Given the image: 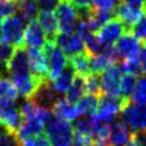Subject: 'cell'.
I'll return each mask as SVG.
<instances>
[{"instance_id": "1", "label": "cell", "mask_w": 146, "mask_h": 146, "mask_svg": "<svg viewBox=\"0 0 146 146\" xmlns=\"http://www.w3.org/2000/svg\"><path fill=\"white\" fill-rule=\"evenodd\" d=\"M43 130L51 146H72L73 129L70 122L51 114L44 122Z\"/></svg>"}, {"instance_id": "2", "label": "cell", "mask_w": 146, "mask_h": 146, "mask_svg": "<svg viewBox=\"0 0 146 146\" xmlns=\"http://www.w3.org/2000/svg\"><path fill=\"white\" fill-rule=\"evenodd\" d=\"M127 103L128 100H124L121 97L102 95L99 97L97 111L91 116L102 123H110L114 120L116 115L121 113L122 108L124 107Z\"/></svg>"}, {"instance_id": "3", "label": "cell", "mask_w": 146, "mask_h": 146, "mask_svg": "<svg viewBox=\"0 0 146 146\" xmlns=\"http://www.w3.org/2000/svg\"><path fill=\"white\" fill-rule=\"evenodd\" d=\"M55 16L58 23V30L60 33L72 34L75 33L76 24L79 22V15L70 0H60L56 7Z\"/></svg>"}, {"instance_id": "4", "label": "cell", "mask_w": 146, "mask_h": 146, "mask_svg": "<svg viewBox=\"0 0 146 146\" xmlns=\"http://www.w3.org/2000/svg\"><path fill=\"white\" fill-rule=\"evenodd\" d=\"M121 117L133 133L146 132V105L128 102L121 111Z\"/></svg>"}, {"instance_id": "5", "label": "cell", "mask_w": 146, "mask_h": 146, "mask_svg": "<svg viewBox=\"0 0 146 146\" xmlns=\"http://www.w3.org/2000/svg\"><path fill=\"white\" fill-rule=\"evenodd\" d=\"M42 51L44 52L48 60L49 80L51 81L64 70V67L68 63V59L63 50L56 46L54 40H47L44 47L42 48Z\"/></svg>"}, {"instance_id": "6", "label": "cell", "mask_w": 146, "mask_h": 146, "mask_svg": "<svg viewBox=\"0 0 146 146\" xmlns=\"http://www.w3.org/2000/svg\"><path fill=\"white\" fill-rule=\"evenodd\" d=\"M2 42L9 43L14 47L24 46V26L23 22L17 16H10L1 22Z\"/></svg>"}, {"instance_id": "7", "label": "cell", "mask_w": 146, "mask_h": 146, "mask_svg": "<svg viewBox=\"0 0 146 146\" xmlns=\"http://www.w3.org/2000/svg\"><path fill=\"white\" fill-rule=\"evenodd\" d=\"M121 74L122 72L119 64H112L105 72L99 75L102 95L120 97Z\"/></svg>"}, {"instance_id": "8", "label": "cell", "mask_w": 146, "mask_h": 146, "mask_svg": "<svg viewBox=\"0 0 146 146\" xmlns=\"http://www.w3.org/2000/svg\"><path fill=\"white\" fill-rule=\"evenodd\" d=\"M9 81L15 87L17 94L26 99H31L39 87L44 82L35 78L32 73L26 75H9Z\"/></svg>"}, {"instance_id": "9", "label": "cell", "mask_w": 146, "mask_h": 146, "mask_svg": "<svg viewBox=\"0 0 146 146\" xmlns=\"http://www.w3.org/2000/svg\"><path fill=\"white\" fill-rule=\"evenodd\" d=\"M54 41L56 46L63 50L66 57H71L73 55L84 51L83 38L78 33H72V34L58 33L55 36Z\"/></svg>"}, {"instance_id": "10", "label": "cell", "mask_w": 146, "mask_h": 146, "mask_svg": "<svg viewBox=\"0 0 146 146\" xmlns=\"http://www.w3.org/2000/svg\"><path fill=\"white\" fill-rule=\"evenodd\" d=\"M29 54V62H30V71L31 73L42 80H49V67H48V60L42 51V49H34V48H27Z\"/></svg>"}, {"instance_id": "11", "label": "cell", "mask_w": 146, "mask_h": 146, "mask_svg": "<svg viewBox=\"0 0 146 146\" xmlns=\"http://www.w3.org/2000/svg\"><path fill=\"white\" fill-rule=\"evenodd\" d=\"M124 32H127V29L123 25V23L117 17H113L108 22H106L96 32V34L103 44H112Z\"/></svg>"}, {"instance_id": "12", "label": "cell", "mask_w": 146, "mask_h": 146, "mask_svg": "<svg viewBox=\"0 0 146 146\" xmlns=\"http://www.w3.org/2000/svg\"><path fill=\"white\" fill-rule=\"evenodd\" d=\"M47 42V35L42 27L39 25L38 21L31 19L24 30V39L23 43L26 48L42 49Z\"/></svg>"}, {"instance_id": "13", "label": "cell", "mask_w": 146, "mask_h": 146, "mask_svg": "<svg viewBox=\"0 0 146 146\" xmlns=\"http://www.w3.org/2000/svg\"><path fill=\"white\" fill-rule=\"evenodd\" d=\"M7 71L9 75H26L31 73L27 48L25 46H21L16 48L7 66Z\"/></svg>"}, {"instance_id": "14", "label": "cell", "mask_w": 146, "mask_h": 146, "mask_svg": "<svg viewBox=\"0 0 146 146\" xmlns=\"http://www.w3.org/2000/svg\"><path fill=\"white\" fill-rule=\"evenodd\" d=\"M140 41L137 39L130 31L124 32L117 40H116V49L122 59L135 58L139 54L140 49Z\"/></svg>"}, {"instance_id": "15", "label": "cell", "mask_w": 146, "mask_h": 146, "mask_svg": "<svg viewBox=\"0 0 146 146\" xmlns=\"http://www.w3.org/2000/svg\"><path fill=\"white\" fill-rule=\"evenodd\" d=\"M31 99L39 107L51 111L56 100L58 99V97H57V92L54 89L50 80H47L39 87V89L36 90V92L33 95V97Z\"/></svg>"}, {"instance_id": "16", "label": "cell", "mask_w": 146, "mask_h": 146, "mask_svg": "<svg viewBox=\"0 0 146 146\" xmlns=\"http://www.w3.org/2000/svg\"><path fill=\"white\" fill-rule=\"evenodd\" d=\"M114 13H115V17H117L123 23L127 31H129L132 27V25L143 16L144 10L140 7H135L120 1Z\"/></svg>"}, {"instance_id": "17", "label": "cell", "mask_w": 146, "mask_h": 146, "mask_svg": "<svg viewBox=\"0 0 146 146\" xmlns=\"http://www.w3.org/2000/svg\"><path fill=\"white\" fill-rule=\"evenodd\" d=\"M133 132L122 121L116 120L110 124V140L108 146H125Z\"/></svg>"}, {"instance_id": "18", "label": "cell", "mask_w": 146, "mask_h": 146, "mask_svg": "<svg viewBox=\"0 0 146 146\" xmlns=\"http://www.w3.org/2000/svg\"><path fill=\"white\" fill-rule=\"evenodd\" d=\"M52 114L62 120H65L67 122H73L74 120H76L81 114V112L79 111V108L74 105V104H70L68 102H66L63 98H58L51 110Z\"/></svg>"}, {"instance_id": "19", "label": "cell", "mask_w": 146, "mask_h": 146, "mask_svg": "<svg viewBox=\"0 0 146 146\" xmlns=\"http://www.w3.org/2000/svg\"><path fill=\"white\" fill-rule=\"evenodd\" d=\"M113 17H115L114 11H102V10H97L92 7L91 11L84 19L86 25H87V31L96 33L106 22H108Z\"/></svg>"}, {"instance_id": "20", "label": "cell", "mask_w": 146, "mask_h": 146, "mask_svg": "<svg viewBox=\"0 0 146 146\" xmlns=\"http://www.w3.org/2000/svg\"><path fill=\"white\" fill-rule=\"evenodd\" d=\"M38 23L44 31L47 40H54L58 34V23L52 11H40L38 14Z\"/></svg>"}, {"instance_id": "21", "label": "cell", "mask_w": 146, "mask_h": 146, "mask_svg": "<svg viewBox=\"0 0 146 146\" xmlns=\"http://www.w3.org/2000/svg\"><path fill=\"white\" fill-rule=\"evenodd\" d=\"M74 76H75V72H74L73 67L70 65V63H67V65L64 67V70L50 82H51L54 89L56 90V92L62 94V92H66V90L70 88V86L73 82Z\"/></svg>"}, {"instance_id": "22", "label": "cell", "mask_w": 146, "mask_h": 146, "mask_svg": "<svg viewBox=\"0 0 146 146\" xmlns=\"http://www.w3.org/2000/svg\"><path fill=\"white\" fill-rule=\"evenodd\" d=\"M18 17L23 23H29L31 19H34L39 14V8L36 0H21L16 2Z\"/></svg>"}, {"instance_id": "23", "label": "cell", "mask_w": 146, "mask_h": 146, "mask_svg": "<svg viewBox=\"0 0 146 146\" xmlns=\"http://www.w3.org/2000/svg\"><path fill=\"white\" fill-rule=\"evenodd\" d=\"M84 94V76L75 74L72 84L65 92V100L70 104H76Z\"/></svg>"}, {"instance_id": "24", "label": "cell", "mask_w": 146, "mask_h": 146, "mask_svg": "<svg viewBox=\"0 0 146 146\" xmlns=\"http://www.w3.org/2000/svg\"><path fill=\"white\" fill-rule=\"evenodd\" d=\"M68 63L73 67L75 74L86 76L89 74V56L86 51L68 57Z\"/></svg>"}, {"instance_id": "25", "label": "cell", "mask_w": 146, "mask_h": 146, "mask_svg": "<svg viewBox=\"0 0 146 146\" xmlns=\"http://www.w3.org/2000/svg\"><path fill=\"white\" fill-rule=\"evenodd\" d=\"M98 102H99V97L95 96V95H83L80 100L76 103V107L79 108V111L81 112L82 115H94L97 111L98 107Z\"/></svg>"}, {"instance_id": "26", "label": "cell", "mask_w": 146, "mask_h": 146, "mask_svg": "<svg viewBox=\"0 0 146 146\" xmlns=\"http://www.w3.org/2000/svg\"><path fill=\"white\" fill-rule=\"evenodd\" d=\"M111 65H112V62L107 59L105 56H103L102 54L89 56V74L100 75Z\"/></svg>"}, {"instance_id": "27", "label": "cell", "mask_w": 146, "mask_h": 146, "mask_svg": "<svg viewBox=\"0 0 146 146\" xmlns=\"http://www.w3.org/2000/svg\"><path fill=\"white\" fill-rule=\"evenodd\" d=\"M83 43H84V51L88 56H95L100 54L103 43L99 41L96 33L87 31L83 34Z\"/></svg>"}, {"instance_id": "28", "label": "cell", "mask_w": 146, "mask_h": 146, "mask_svg": "<svg viewBox=\"0 0 146 146\" xmlns=\"http://www.w3.org/2000/svg\"><path fill=\"white\" fill-rule=\"evenodd\" d=\"M130 103L136 105H146V75L137 78L136 86L130 96Z\"/></svg>"}, {"instance_id": "29", "label": "cell", "mask_w": 146, "mask_h": 146, "mask_svg": "<svg viewBox=\"0 0 146 146\" xmlns=\"http://www.w3.org/2000/svg\"><path fill=\"white\" fill-rule=\"evenodd\" d=\"M137 82V76L131 74H124L120 81V97L124 100L130 102V96Z\"/></svg>"}, {"instance_id": "30", "label": "cell", "mask_w": 146, "mask_h": 146, "mask_svg": "<svg viewBox=\"0 0 146 146\" xmlns=\"http://www.w3.org/2000/svg\"><path fill=\"white\" fill-rule=\"evenodd\" d=\"M119 66L121 68V72L124 74H131L135 76H140L141 74V68L139 64V59L137 57L135 58H129V59H122L119 63Z\"/></svg>"}, {"instance_id": "31", "label": "cell", "mask_w": 146, "mask_h": 146, "mask_svg": "<svg viewBox=\"0 0 146 146\" xmlns=\"http://www.w3.org/2000/svg\"><path fill=\"white\" fill-rule=\"evenodd\" d=\"M84 90H86V94L95 95V96L100 97L102 91H100L99 75H95V74L86 75L84 76Z\"/></svg>"}, {"instance_id": "32", "label": "cell", "mask_w": 146, "mask_h": 146, "mask_svg": "<svg viewBox=\"0 0 146 146\" xmlns=\"http://www.w3.org/2000/svg\"><path fill=\"white\" fill-rule=\"evenodd\" d=\"M18 97V94L13 86V83L9 81V79H6L5 76L0 78V98H8L16 100Z\"/></svg>"}, {"instance_id": "33", "label": "cell", "mask_w": 146, "mask_h": 146, "mask_svg": "<svg viewBox=\"0 0 146 146\" xmlns=\"http://www.w3.org/2000/svg\"><path fill=\"white\" fill-rule=\"evenodd\" d=\"M16 50V47L6 43V42H0V68L7 70V66Z\"/></svg>"}, {"instance_id": "34", "label": "cell", "mask_w": 146, "mask_h": 146, "mask_svg": "<svg viewBox=\"0 0 146 146\" xmlns=\"http://www.w3.org/2000/svg\"><path fill=\"white\" fill-rule=\"evenodd\" d=\"M137 39L144 40L146 39V14L144 13L143 16L132 25V27L129 30Z\"/></svg>"}, {"instance_id": "35", "label": "cell", "mask_w": 146, "mask_h": 146, "mask_svg": "<svg viewBox=\"0 0 146 146\" xmlns=\"http://www.w3.org/2000/svg\"><path fill=\"white\" fill-rule=\"evenodd\" d=\"M120 0H91V6L102 11H114Z\"/></svg>"}, {"instance_id": "36", "label": "cell", "mask_w": 146, "mask_h": 146, "mask_svg": "<svg viewBox=\"0 0 146 146\" xmlns=\"http://www.w3.org/2000/svg\"><path fill=\"white\" fill-rule=\"evenodd\" d=\"M17 13V5L13 0H6L0 2V15L2 18H8Z\"/></svg>"}, {"instance_id": "37", "label": "cell", "mask_w": 146, "mask_h": 146, "mask_svg": "<svg viewBox=\"0 0 146 146\" xmlns=\"http://www.w3.org/2000/svg\"><path fill=\"white\" fill-rule=\"evenodd\" d=\"M0 146H22V143L16 135L3 130L0 133Z\"/></svg>"}, {"instance_id": "38", "label": "cell", "mask_w": 146, "mask_h": 146, "mask_svg": "<svg viewBox=\"0 0 146 146\" xmlns=\"http://www.w3.org/2000/svg\"><path fill=\"white\" fill-rule=\"evenodd\" d=\"M60 0H36V5L40 11H52L56 9Z\"/></svg>"}, {"instance_id": "39", "label": "cell", "mask_w": 146, "mask_h": 146, "mask_svg": "<svg viewBox=\"0 0 146 146\" xmlns=\"http://www.w3.org/2000/svg\"><path fill=\"white\" fill-rule=\"evenodd\" d=\"M139 64H140V68H141V73H144L146 75V44L143 43L140 46L139 49Z\"/></svg>"}, {"instance_id": "40", "label": "cell", "mask_w": 146, "mask_h": 146, "mask_svg": "<svg viewBox=\"0 0 146 146\" xmlns=\"http://www.w3.org/2000/svg\"><path fill=\"white\" fill-rule=\"evenodd\" d=\"M35 146H51L50 141L48 140V138L46 137V135H40L39 137H36L34 139Z\"/></svg>"}, {"instance_id": "41", "label": "cell", "mask_w": 146, "mask_h": 146, "mask_svg": "<svg viewBox=\"0 0 146 146\" xmlns=\"http://www.w3.org/2000/svg\"><path fill=\"white\" fill-rule=\"evenodd\" d=\"M125 146H144V145H143V144L140 143V140L137 138L136 133H132V136H131L129 143H128Z\"/></svg>"}, {"instance_id": "42", "label": "cell", "mask_w": 146, "mask_h": 146, "mask_svg": "<svg viewBox=\"0 0 146 146\" xmlns=\"http://www.w3.org/2000/svg\"><path fill=\"white\" fill-rule=\"evenodd\" d=\"M120 1L124 2V3H128V5H131V6H135V7L143 8V5H144L145 0H120Z\"/></svg>"}, {"instance_id": "43", "label": "cell", "mask_w": 146, "mask_h": 146, "mask_svg": "<svg viewBox=\"0 0 146 146\" xmlns=\"http://www.w3.org/2000/svg\"><path fill=\"white\" fill-rule=\"evenodd\" d=\"M89 146H106V145H102V144H97V143H92Z\"/></svg>"}, {"instance_id": "44", "label": "cell", "mask_w": 146, "mask_h": 146, "mask_svg": "<svg viewBox=\"0 0 146 146\" xmlns=\"http://www.w3.org/2000/svg\"><path fill=\"white\" fill-rule=\"evenodd\" d=\"M2 41V32H1V23H0V42Z\"/></svg>"}, {"instance_id": "45", "label": "cell", "mask_w": 146, "mask_h": 146, "mask_svg": "<svg viewBox=\"0 0 146 146\" xmlns=\"http://www.w3.org/2000/svg\"><path fill=\"white\" fill-rule=\"evenodd\" d=\"M143 43H145V44H146V39H144V40H143Z\"/></svg>"}, {"instance_id": "46", "label": "cell", "mask_w": 146, "mask_h": 146, "mask_svg": "<svg viewBox=\"0 0 146 146\" xmlns=\"http://www.w3.org/2000/svg\"><path fill=\"white\" fill-rule=\"evenodd\" d=\"M13 1H15V2H18V1H21V0H13Z\"/></svg>"}, {"instance_id": "47", "label": "cell", "mask_w": 146, "mask_h": 146, "mask_svg": "<svg viewBox=\"0 0 146 146\" xmlns=\"http://www.w3.org/2000/svg\"><path fill=\"white\" fill-rule=\"evenodd\" d=\"M2 1H6V0H0V2H2Z\"/></svg>"}, {"instance_id": "48", "label": "cell", "mask_w": 146, "mask_h": 146, "mask_svg": "<svg viewBox=\"0 0 146 146\" xmlns=\"http://www.w3.org/2000/svg\"><path fill=\"white\" fill-rule=\"evenodd\" d=\"M0 133H1V132H0Z\"/></svg>"}]
</instances>
